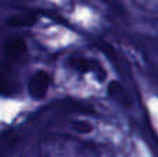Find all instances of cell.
Instances as JSON below:
<instances>
[{"label":"cell","instance_id":"cell-3","mask_svg":"<svg viewBox=\"0 0 158 157\" xmlns=\"http://www.w3.org/2000/svg\"><path fill=\"white\" fill-rule=\"evenodd\" d=\"M69 64H71L75 70H78L79 72H89V71H92L93 67H94V63L86 60V58H82V57H72L71 60H69Z\"/></svg>","mask_w":158,"mask_h":157},{"label":"cell","instance_id":"cell-1","mask_svg":"<svg viewBox=\"0 0 158 157\" xmlns=\"http://www.w3.org/2000/svg\"><path fill=\"white\" fill-rule=\"evenodd\" d=\"M50 85V75L46 71H38L32 75L29 81V95L33 99H42L46 95Z\"/></svg>","mask_w":158,"mask_h":157},{"label":"cell","instance_id":"cell-4","mask_svg":"<svg viewBox=\"0 0 158 157\" xmlns=\"http://www.w3.org/2000/svg\"><path fill=\"white\" fill-rule=\"evenodd\" d=\"M36 17L35 15H22V17H14V18L8 19V24L13 27H32L36 22Z\"/></svg>","mask_w":158,"mask_h":157},{"label":"cell","instance_id":"cell-2","mask_svg":"<svg viewBox=\"0 0 158 157\" xmlns=\"http://www.w3.org/2000/svg\"><path fill=\"white\" fill-rule=\"evenodd\" d=\"M25 50H27V45H25L24 39L21 38L13 39L7 45V53L11 57H19L22 53H25Z\"/></svg>","mask_w":158,"mask_h":157},{"label":"cell","instance_id":"cell-6","mask_svg":"<svg viewBox=\"0 0 158 157\" xmlns=\"http://www.w3.org/2000/svg\"><path fill=\"white\" fill-rule=\"evenodd\" d=\"M74 129L81 134H89L93 131V125L87 121H75L74 122Z\"/></svg>","mask_w":158,"mask_h":157},{"label":"cell","instance_id":"cell-5","mask_svg":"<svg viewBox=\"0 0 158 157\" xmlns=\"http://www.w3.org/2000/svg\"><path fill=\"white\" fill-rule=\"evenodd\" d=\"M108 93L111 95L112 97H115L117 100H119V102H122L123 104L126 106V96L123 95V88L122 85H121L119 82H117V81H112V82H110L108 85Z\"/></svg>","mask_w":158,"mask_h":157}]
</instances>
